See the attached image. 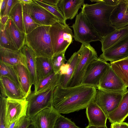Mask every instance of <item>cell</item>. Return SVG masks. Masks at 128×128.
I'll return each instance as SVG.
<instances>
[{
	"mask_svg": "<svg viewBox=\"0 0 128 128\" xmlns=\"http://www.w3.org/2000/svg\"><path fill=\"white\" fill-rule=\"evenodd\" d=\"M86 109L88 125L96 126H106L108 117L94 100L90 102Z\"/></svg>",
	"mask_w": 128,
	"mask_h": 128,
	"instance_id": "9a60e30c",
	"label": "cell"
},
{
	"mask_svg": "<svg viewBox=\"0 0 128 128\" xmlns=\"http://www.w3.org/2000/svg\"><path fill=\"white\" fill-rule=\"evenodd\" d=\"M81 8L88 20L102 37L115 30L110 19L116 6H111L100 2L92 4H84Z\"/></svg>",
	"mask_w": 128,
	"mask_h": 128,
	"instance_id": "7a4b0ae2",
	"label": "cell"
},
{
	"mask_svg": "<svg viewBox=\"0 0 128 128\" xmlns=\"http://www.w3.org/2000/svg\"><path fill=\"white\" fill-rule=\"evenodd\" d=\"M13 66L17 74L22 90L26 98L32 92V85L29 72L27 68L22 65Z\"/></svg>",
	"mask_w": 128,
	"mask_h": 128,
	"instance_id": "7402d4cb",
	"label": "cell"
},
{
	"mask_svg": "<svg viewBox=\"0 0 128 128\" xmlns=\"http://www.w3.org/2000/svg\"><path fill=\"white\" fill-rule=\"evenodd\" d=\"M79 59V54L78 52L74 53L67 62L69 67L66 74L60 76L58 85L62 88L67 87L74 74Z\"/></svg>",
	"mask_w": 128,
	"mask_h": 128,
	"instance_id": "cb8c5ba5",
	"label": "cell"
},
{
	"mask_svg": "<svg viewBox=\"0 0 128 128\" xmlns=\"http://www.w3.org/2000/svg\"><path fill=\"white\" fill-rule=\"evenodd\" d=\"M111 128H128V123L123 122L121 123H111Z\"/></svg>",
	"mask_w": 128,
	"mask_h": 128,
	"instance_id": "60d3db41",
	"label": "cell"
},
{
	"mask_svg": "<svg viewBox=\"0 0 128 128\" xmlns=\"http://www.w3.org/2000/svg\"><path fill=\"white\" fill-rule=\"evenodd\" d=\"M0 78L7 98L16 99L26 98L22 90L10 79L5 76L0 77Z\"/></svg>",
	"mask_w": 128,
	"mask_h": 128,
	"instance_id": "484cf974",
	"label": "cell"
},
{
	"mask_svg": "<svg viewBox=\"0 0 128 128\" xmlns=\"http://www.w3.org/2000/svg\"><path fill=\"white\" fill-rule=\"evenodd\" d=\"M47 4L54 6H57L60 0H39Z\"/></svg>",
	"mask_w": 128,
	"mask_h": 128,
	"instance_id": "b9f144b4",
	"label": "cell"
},
{
	"mask_svg": "<svg viewBox=\"0 0 128 128\" xmlns=\"http://www.w3.org/2000/svg\"><path fill=\"white\" fill-rule=\"evenodd\" d=\"M60 114L53 106L46 108L34 116L32 124L35 128H54Z\"/></svg>",
	"mask_w": 128,
	"mask_h": 128,
	"instance_id": "5bb4252c",
	"label": "cell"
},
{
	"mask_svg": "<svg viewBox=\"0 0 128 128\" xmlns=\"http://www.w3.org/2000/svg\"><path fill=\"white\" fill-rule=\"evenodd\" d=\"M55 87L48 88L37 93H31L26 98L28 102L27 116L32 120L38 113L47 108L53 106V94Z\"/></svg>",
	"mask_w": 128,
	"mask_h": 128,
	"instance_id": "52a82bcc",
	"label": "cell"
},
{
	"mask_svg": "<svg viewBox=\"0 0 128 128\" xmlns=\"http://www.w3.org/2000/svg\"><path fill=\"white\" fill-rule=\"evenodd\" d=\"M28 128H35L34 126L31 124L30 125Z\"/></svg>",
	"mask_w": 128,
	"mask_h": 128,
	"instance_id": "c3c4849f",
	"label": "cell"
},
{
	"mask_svg": "<svg viewBox=\"0 0 128 128\" xmlns=\"http://www.w3.org/2000/svg\"><path fill=\"white\" fill-rule=\"evenodd\" d=\"M124 94L97 89L94 101L108 117L118 106Z\"/></svg>",
	"mask_w": 128,
	"mask_h": 128,
	"instance_id": "8fae6325",
	"label": "cell"
},
{
	"mask_svg": "<svg viewBox=\"0 0 128 128\" xmlns=\"http://www.w3.org/2000/svg\"><path fill=\"white\" fill-rule=\"evenodd\" d=\"M6 27L18 51H20L25 42V33L21 31L10 18L6 24Z\"/></svg>",
	"mask_w": 128,
	"mask_h": 128,
	"instance_id": "603a6c76",
	"label": "cell"
},
{
	"mask_svg": "<svg viewBox=\"0 0 128 128\" xmlns=\"http://www.w3.org/2000/svg\"><path fill=\"white\" fill-rule=\"evenodd\" d=\"M28 102L26 98H6L5 120L7 126L14 121L27 116Z\"/></svg>",
	"mask_w": 128,
	"mask_h": 128,
	"instance_id": "9c48e42d",
	"label": "cell"
},
{
	"mask_svg": "<svg viewBox=\"0 0 128 128\" xmlns=\"http://www.w3.org/2000/svg\"><path fill=\"white\" fill-rule=\"evenodd\" d=\"M98 58L110 64L128 58V37L103 52Z\"/></svg>",
	"mask_w": 128,
	"mask_h": 128,
	"instance_id": "4fadbf2b",
	"label": "cell"
},
{
	"mask_svg": "<svg viewBox=\"0 0 128 128\" xmlns=\"http://www.w3.org/2000/svg\"><path fill=\"white\" fill-rule=\"evenodd\" d=\"M19 2L18 0H6L5 7L0 12V18L6 16H9L12 8L16 4Z\"/></svg>",
	"mask_w": 128,
	"mask_h": 128,
	"instance_id": "8d00e7d4",
	"label": "cell"
},
{
	"mask_svg": "<svg viewBox=\"0 0 128 128\" xmlns=\"http://www.w3.org/2000/svg\"><path fill=\"white\" fill-rule=\"evenodd\" d=\"M128 37V26L116 29L112 32L102 37L100 42L102 52L124 39Z\"/></svg>",
	"mask_w": 128,
	"mask_h": 128,
	"instance_id": "d6986e66",
	"label": "cell"
},
{
	"mask_svg": "<svg viewBox=\"0 0 128 128\" xmlns=\"http://www.w3.org/2000/svg\"><path fill=\"white\" fill-rule=\"evenodd\" d=\"M110 66V64L98 57L89 64L81 84L94 87L98 89L101 78Z\"/></svg>",
	"mask_w": 128,
	"mask_h": 128,
	"instance_id": "ba28073f",
	"label": "cell"
},
{
	"mask_svg": "<svg viewBox=\"0 0 128 128\" xmlns=\"http://www.w3.org/2000/svg\"><path fill=\"white\" fill-rule=\"evenodd\" d=\"M0 85L1 92L0 96L4 97L7 98L4 86L1 81H0Z\"/></svg>",
	"mask_w": 128,
	"mask_h": 128,
	"instance_id": "ee69618b",
	"label": "cell"
},
{
	"mask_svg": "<svg viewBox=\"0 0 128 128\" xmlns=\"http://www.w3.org/2000/svg\"><path fill=\"white\" fill-rule=\"evenodd\" d=\"M9 16L19 30L25 33L23 24L22 4L19 2L16 4L11 10Z\"/></svg>",
	"mask_w": 128,
	"mask_h": 128,
	"instance_id": "f1b7e54d",
	"label": "cell"
},
{
	"mask_svg": "<svg viewBox=\"0 0 128 128\" xmlns=\"http://www.w3.org/2000/svg\"><path fill=\"white\" fill-rule=\"evenodd\" d=\"M49 32L54 56L65 52L68 47L72 43L74 38L72 31L66 22H58L50 26Z\"/></svg>",
	"mask_w": 128,
	"mask_h": 128,
	"instance_id": "277c9868",
	"label": "cell"
},
{
	"mask_svg": "<svg viewBox=\"0 0 128 128\" xmlns=\"http://www.w3.org/2000/svg\"><path fill=\"white\" fill-rule=\"evenodd\" d=\"M54 128H80L70 119L61 114L56 121Z\"/></svg>",
	"mask_w": 128,
	"mask_h": 128,
	"instance_id": "836d02e7",
	"label": "cell"
},
{
	"mask_svg": "<svg viewBox=\"0 0 128 128\" xmlns=\"http://www.w3.org/2000/svg\"><path fill=\"white\" fill-rule=\"evenodd\" d=\"M0 61L12 66L22 65L27 68L25 56L20 51L0 47Z\"/></svg>",
	"mask_w": 128,
	"mask_h": 128,
	"instance_id": "e0dca14e",
	"label": "cell"
},
{
	"mask_svg": "<svg viewBox=\"0 0 128 128\" xmlns=\"http://www.w3.org/2000/svg\"><path fill=\"white\" fill-rule=\"evenodd\" d=\"M0 47L18 51L6 29V25H4L0 23Z\"/></svg>",
	"mask_w": 128,
	"mask_h": 128,
	"instance_id": "f546056e",
	"label": "cell"
},
{
	"mask_svg": "<svg viewBox=\"0 0 128 128\" xmlns=\"http://www.w3.org/2000/svg\"><path fill=\"white\" fill-rule=\"evenodd\" d=\"M111 67L126 86L128 87V58L110 64Z\"/></svg>",
	"mask_w": 128,
	"mask_h": 128,
	"instance_id": "83f0119b",
	"label": "cell"
},
{
	"mask_svg": "<svg viewBox=\"0 0 128 128\" xmlns=\"http://www.w3.org/2000/svg\"><path fill=\"white\" fill-rule=\"evenodd\" d=\"M127 88L110 66L101 78L98 89L109 92L124 93L128 90Z\"/></svg>",
	"mask_w": 128,
	"mask_h": 128,
	"instance_id": "7c38bea8",
	"label": "cell"
},
{
	"mask_svg": "<svg viewBox=\"0 0 128 128\" xmlns=\"http://www.w3.org/2000/svg\"><path fill=\"white\" fill-rule=\"evenodd\" d=\"M0 62V77L8 78L22 90L18 77L13 66Z\"/></svg>",
	"mask_w": 128,
	"mask_h": 128,
	"instance_id": "4dcf8cb0",
	"label": "cell"
},
{
	"mask_svg": "<svg viewBox=\"0 0 128 128\" xmlns=\"http://www.w3.org/2000/svg\"><path fill=\"white\" fill-rule=\"evenodd\" d=\"M37 4L44 8L52 14L61 22H66V20L62 12L57 6L50 5L40 1L39 0H34Z\"/></svg>",
	"mask_w": 128,
	"mask_h": 128,
	"instance_id": "d6a6232c",
	"label": "cell"
},
{
	"mask_svg": "<svg viewBox=\"0 0 128 128\" xmlns=\"http://www.w3.org/2000/svg\"><path fill=\"white\" fill-rule=\"evenodd\" d=\"M96 89L94 87L81 84L75 86L54 88L53 106L60 114H66L86 108L94 100Z\"/></svg>",
	"mask_w": 128,
	"mask_h": 128,
	"instance_id": "6da1fadb",
	"label": "cell"
},
{
	"mask_svg": "<svg viewBox=\"0 0 128 128\" xmlns=\"http://www.w3.org/2000/svg\"><path fill=\"white\" fill-rule=\"evenodd\" d=\"M85 128H108L106 126H96L88 125Z\"/></svg>",
	"mask_w": 128,
	"mask_h": 128,
	"instance_id": "7dc6e473",
	"label": "cell"
},
{
	"mask_svg": "<svg viewBox=\"0 0 128 128\" xmlns=\"http://www.w3.org/2000/svg\"><path fill=\"white\" fill-rule=\"evenodd\" d=\"M22 4L23 11L29 14L38 24L51 26L60 21L52 14L35 2L29 4Z\"/></svg>",
	"mask_w": 128,
	"mask_h": 128,
	"instance_id": "30bf717a",
	"label": "cell"
},
{
	"mask_svg": "<svg viewBox=\"0 0 128 128\" xmlns=\"http://www.w3.org/2000/svg\"><path fill=\"white\" fill-rule=\"evenodd\" d=\"M6 98L0 96V128H7L5 120V110Z\"/></svg>",
	"mask_w": 128,
	"mask_h": 128,
	"instance_id": "d590c367",
	"label": "cell"
},
{
	"mask_svg": "<svg viewBox=\"0 0 128 128\" xmlns=\"http://www.w3.org/2000/svg\"><path fill=\"white\" fill-rule=\"evenodd\" d=\"M120 1V0H92L91 2H96L97 3L101 2H103L108 5L116 6L119 3Z\"/></svg>",
	"mask_w": 128,
	"mask_h": 128,
	"instance_id": "f35d334b",
	"label": "cell"
},
{
	"mask_svg": "<svg viewBox=\"0 0 128 128\" xmlns=\"http://www.w3.org/2000/svg\"><path fill=\"white\" fill-rule=\"evenodd\" d=\"M32 124V120L26 116L23 118L16 128H28Z\"/></svg>",
	"mask_w": 128,
	"mask_h": 128,
	"instance_id": "74e56055",
	"label": "cell"
},
{
	"mask_svg": "<svg viewBox=\"0 0 128 128\" xmlns=\"http://www.w3.org/2000/svg\"><path fill=\"white\" fill-rule=\"evenodd\" d=\"M126 1L127 3V11L128 12V0H126Z\"/></svg>",
	"mask_w": 128,
	"mask_h": 128,
	"instance_id": "681fc988",
	"label": "cell"
},
{
	"mask_svg": "<svg viewBox=\"0 0 128 128\" xmlns=\"http://www.w3.org/2000/svg\"><path fill=\"white\" fill-rule=\"evenodd\" d=\"M126 0H120L112 11L110 19L112 24L116 29L128 26V12Z\"/></svg>",
	"mask_w": 128,
	"mask_h": 128,
	"instance_id": "2e32d148",
	"label": "cell"
},
{
	"mask_svg": "<svg viewBox=\"0 0 128 128\" xmlns=\"http://www.w3.org/2000/svg\"><path fill=\"white\" fill-rule=\"evenodd\" d=\"M84 2V0H60L57 6L66 20H72L78 14Z\"/></svg>",
	"mask_w": 128,
	"mask_h": 128,
	"instance_id": "ac0fdd59",
	"label": "cell"
},
{
	"mask_svg": "<svg viewBox=\"0 0 128 128\" xmlns=\"http://www.w3.org/2000/svg\"><path fill=\"white\" fill-rule=\"evenodd\" d=\"M6 0H1L0 1V11L2 12L6 6Z\"/></svg>",
	"mask_w": 128,
	"mask_h": 128,
	"instance_id": "f6af8a7d",
	"label": "cell"
},
{
	"mask_svg": "<svg viewBox=\"0 0 128 128\" xmlns=\"http://www.w3.org/2000/svg\"><path fill=\"white\" fill-rule=\"evenodd\" d=\"M78 52L79 54V60L73 76L67 87L80 84L89 64L98 58L96 51L90 44H82Z\"/></svg>",
	"mask_w": 128,
	"mask_h": 128,
	"instance_id": "8992f818",
	"label": "cell"
},
{
	"mask_svg": "<svg viewBox=\"0 0 128 128\" xmlns=\"http://www.w3.org/2000/svg\"><path fill=\"white\" fill-rule=\"evenodd\" d=\"M59 74L54 72L46 77L38 80L34 86V92L37 93L58 85Z\"/></svg>",
	"mask_w": 128,
	"mask_h": 128,
	"instance_id": "4316f807",
	"label": "cell"
},
{
	"mask_svg": "<svg viewBox=\"0 0 128 128\" xmlns=\"http://www.w3.org/2000/svg\"><path fill=\"white\" fill-rule=\"evenodd\" d=\"M69 67L68 62L64 64L60 67L59 74L60 76L64 75L66 74Z\"/></svg>",
	"mask_w": 128,
	"mask_h": 128,
	"instance_id": "ab89813d",
	"label": "cell"
},
{
	"mask_svg": "<svg viewBox=\"0 0 128 128\" xmlns=\"http://www.w3.org/2000/svg\"><path fill=\"white\" fill-rule=\"evenodd\" d=\"M73 30L74 40L83 44L101 41L102 37L96 31L87 20L83 11L76 16L71 26Z\"/></svg>",
	"mask_w": 128,
	"mask_h": 128,
	"instance_id": "5b68a950",
	"label": "cell"
},
{
	"mask_svg": "<svg viewBox=\"0 0 128 128\" xmlns=\"http://www.w3.org/2000/svg\"><path fill=\"white\" fill-rule=\"evenodd\" d=\"M19 2L22 4H29L34 3L35 2L34 0H18Z\"/></svg>",
	"mask_w": 128,
	"mask_h": 128,
	"instance_id": "bcb514c9",
	"label": "cell"
},
{
	"mask_svg": "<svg viewBox=\"0 0 128 128\" xmlns=\"http://www.w3.org/2000/svg\"><path fill=\"white\" fill-rule=\"evenodd\" d=\"M9 19L8 16H6L2 17L0 18V23L4 25H6Z\"/></svg>",
	"mask_w": 128,
	"mask_h": 128,
	"instance_id": "7bdbcfd3",
	"label": "cell"
},
{
	"mask_svg": "<svg viewBox=\"0 0 128 128\" xmlns=\"http://www.w3.org/2000/svg\"><path fill=\"white\" fill-rule=\"evenodd\" d=\"M23 24L26 34L30 33L36 28L42 26L36 23L29 14L23 11Z\"/></svg>",
	"mask_w": 128,
	"mask_h": 128,
	"instance_id": "1f68e13d",
	"label": "cell"
},
{
	"mask_svg": "<svg viewBox=\"0 0 128 128\" xmlns=\"http://www.w3.org/2000/svg\"><path fill=\"white\" fill-rule=\"evenodd\" d=\"M36 60L38 80L46 77L54 72L51 58L36 57Z\"/></svg>",
	"mask_w": 128,
	"mask_h": 128,
	"instance_id": "d4e9b609",
	"label": "cell"
},
{
	"mask_svg": "<svg viewBox=\"0 0 128 128\" xmlns=\"http://www.w3.org/2000/svg\"><path fill=\"white\" fill-rule=\"evenodd\" d=\"M50 26H42L26 34L25 43L36 57L52 58L53 50L49 32Z\"/></svg>",
	"mask_w": 128,
	"mask_h": 128,
	"instance_id": "3957f363",
	"label": "cell"
},
{
	"mask_svg": "<svg viewBox=\"0 0 128 128\" xmlns=\"http://www.w3.org/2000/svg\"><path fill=\"white\" fill-rule=\"evenodd\" d=\"M65 52L54 56L52 58L54 71L56 73H59L60 67L66 61L64 56Z\"/></svg>",
	"mask_w": 128,
	"mask_h": 128,
	"instance_id": "e575fe53",
	"label": "cell"
},
{
	"mask_svg": "<svg viewBox=\"0 0 128 128\" xmlns=\"http://www.w3.org/2000/svg\"><path fill=\"white\" fill-rule=\"evenodd\" d=\"M128 116V90L124 94L117 107L108 116L111 123H121Z\"/></svg>",
	"mask_w": 128,
	"mask_h": 128,
	"instance_id": "ffe728a7",
	"label": "cell"
},
{
	"mask_svg": "<svg viewBox=\"0 0 128 128\" xmlns=\"http://www.w3.org/2000/svg\"><path fill=\"white\" fill-rule=\"evenodd\" d=\"M20 51L25 56L27 69L30 75L32 84L34 86L38 81L36 56L32 50L25 43Z\"/></svg>",
	"mask_w": 128,
	"mask_h": 128,
	"instance_id": "44dd1931",
	"label": "cell"
}]
</instances>
